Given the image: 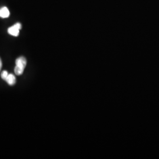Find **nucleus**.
<instances>
[{
  "label": "nucleus",
  "instance_id": "1",
  "mask_svg": "<svg viewBox=\"0 0 159 159\" xmlns=\"http://www.w3.org/2000/svg\"><path fill=\"white\" fill-rule=\"evenodd\" d=\"M21 24L20 23H16L14 25L8 29V33L10 35L17 37L19 35L20 30L21 29Z\"/></svg>",
  "mask_w": 159,
  "mask_h": 159
},
{
  "label": "nucleus",
  "instance_id": "2",
  "mask_svg": "<svg viewBox=\"0 0 159 159\" xmlns=\"http://www.w3.org/2000/svg\"><path fill=\"white\" fill-rule=\"evenodd\" d=\"M16 64L17 67L24 69L27 65V60L24 57H19L16 61Z\"/></svg>",
  "mask_w": 159,
  "mask_h": 159
},
{
  "label": "nucleus",
  "instance_id": "3",
  "mask_svg": "<svg viewBox=\"0 0 159 159\" xmlns=\"http://www.w3.org/2000/svg\"><path fill=\"white\" fill-rule=\"evenodd\" d=\"M10 14L9 10L6 7H4L0 9V17L2 18H8L10 16Z\"/></svg>",
  "mask_w": 159,
  "mask_h": 159
},
{
  "label": "nucleus",
  "instance_id": "4",
  "mask_svg": "<svg viewBox=\"0 0 159 159\" xmlns=\"http://www.w3.org/2000/svg\"><path fill=\"white\" fill-rule=\"evenodd\" d=\"M7 83L10 85H14L16 82V79L15 76L12 74H8L6 80Z\"/></svg>",
  "mask_w": 159,
  "mask_h": 159
},
{
  "label": "nucleus",
  "instance_id": "5",
  "mask_svg": "<svg viewBox=\"0 0 159 159\" xmlns=\"http://www.w3.org/2000/svg\"><path fill=\"white\" fill-rule=\"evenodd\" d=\"M8 72H7V71H2V73H1V78H2V79L4 80H6L7 77V76H8Z\"/></svg>",
  "mask_w": 159,
  "mask_h": 159
},
{
  "label": "nucleus",
  "instance_id": "6",
  "mask_svg": "<svg viewBox=\"0 0 159 159\" xmlns=\"http://www.w3.org/2000/svg\"><path fill=\"white\" fill-rule=\"evenodd\" d=\"M1 68H2V61H1V60L0 58V71L1 70Z\"/></svg>",
  "mask_w": 159,
  "mask_h": 159
}]
</instances>
